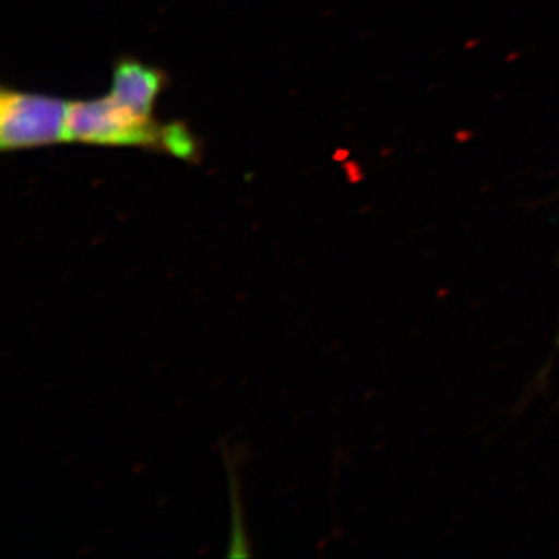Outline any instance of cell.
<instances>
[{
    "label": "cell",
    "instance_id": "obj_1",
    "mask_svg": "<svg viewBox=\"0 0 559 559\" xmlns=\"http://www.w3.org/2000/svg\"><path fill=\"white\" fill-rule=\"evenodd\" d=\"M164 127L123 108L110 95L70 102L66 140L103 146H159Z\"/></svg>",
    "mask_w": 559,
    "mask_h": 559
},
{
    "label": "cell",
    "instance_id": "obj_2",
    "mask_svg": "<svg viewBox=\"0 0 559 559\" xmlns=\"http://www.w3.org/2000/svg\"><path fill=\"white\" fill-rule=\"evenodd\" d=\"M69 103L49 95L3 90L0 95V146L28 150L66 140Z\"/></svg>",
    "mask_w": 559,
    "mask_h": 559
},
{
    "label": "cell",
    "instance_id": "obj_3",
    "mask_svg": "<svg viewBox=\"0 0 559 559\" xmlns=\"http://www.w3.org/2000/svg\"><path fill=\"white\" fill-rule=\"evenodd\" d=\"M160 72L138 61H121L114 69L109 95L142 119H151L154 102L162 90Z\"/></svg>",
    "mask_w": 559,
    "mask_h": 559
},
{
    "label": "cell",
    "instance_id": "obj_4",
    "mask_svg": "<svg viewBox=\"0 0 559 559\" xmlns=\"http://www.w3.org/2000/svg\"><path fill=\"white\" fill-rule=\"evenodd\" d=\"M227 484H229L230 496V543L227 557L248 558L250 557V546L248 535H246L245 524H242V509L240 484H238V474L235 473L234 462L229 455H226Z\"/></svg>",
    "mask_w": 559,
    "mask_h": 559
},
{
    "label": "cell",
    "instance_id": "obj_5",
    "mask_svg": "<svg viewBox=\"0 0 559 559\" xmlns=\"http://www.w3.org/2000/svg\"><path fill=\"white\" fill-rule=\"evenodd\" d=\"M160 148L180 159H190L197 153V142L183 124H165L162 130Z\"/></svg>",
    "mask_w": 559,
    "mask_h": 559
}]
</instances>
